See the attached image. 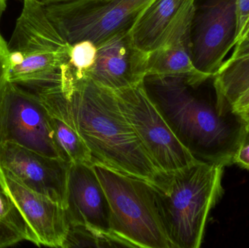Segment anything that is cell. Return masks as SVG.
<instances>
[{
    "mask_svg": "<svg viewBox=\"0 0 249 248\" xmlns=\"http://www.w3.org/2000/svg\"><path fill=\"white\" fill-rule=\"evenodd\" d=\"M202 84L190 85L177 78L144 80L149 98L196 160L232 165L247 124L215 86L210 96L201 94Z\"/></svg>",
    "mask_w": 249,
    "mask_h": 248,
    "instance_id": "6da1fadb",
    "label": "cell"
},
{
    "mask_svg": "<svg viewBox=\"0 0 249 248\" xmlns=\"http://www.w3.org/2000/svg\"><path fill=\"white\" fill-rule=\"evenodd\" d=\"M60 85L74 127L99 163L153 183L160 171L141 145L114 90L78 77L70 64L63 67Z\"/></svg>",
    "mask_w": 249,
    "mask_h": 248,
    "instance_id": "7a4b0ae2",
    "label": "cell"
},
{
    "mask_svg": "<svg viewBox=\"0 0 249 248\" xmlns=\"http://www.w3.org/2000/svg\"><path fill=\"white\" fill-rule=\"evenodd\" d=\"M224 168L197 161L174 171L160 172L151 183L173 248L201 246L209 213L223 192Z\"/></svg>",
    "mask_w": 249,
    "mask_h": 248,
    "instance_id": "3957f363",
    "label": "cell"
},
{
    "mask_svg": "<svg viewBox=\"0 0 249 248\" xmlns=\"http://www.w3.org/2000/svg\"><path fill=\"white\" fill-rule=\"evenodd\" d=\"M23 3L7 42V80L34 93L59 82L71 45L60 34L43 4L35 0Z\"/></svg>",
    "mask_w": 249,
    "mask_h": 248,
    "instance_id": "277c9868",
    "label": "cell"
},
{
    "mask_svg": "<svg viewBox=\"0 0 249 248\" xmlns=\"http://www.w3.org/2000/svg\"><path fill=\"white\" fill-rule=\"evenodd\" d=\"M91 165L109 201L111 230L124 247L173 248L152 185L99 163Z\"/></svg>",
    "mask_w": 249,
    "mask_h": 248,
    "instance_id": "5b68a950",
    "label": "cell"
},
{
    "mask_svg": "<svg viewBox=\"0 0 249 248\" xmlns=\"http://www.w3.org/2000/svg\"><path fill=\"white\" fill-rule=\"evenodd\" d=\"M155 0H56L45 6L48 17L70 45L89 40L96 46L129 32Z\"/></svg>",
    "mask_w": 249,
    "mask_h": 248,
    "instance_id": "8992f818",
    "label": "cell"
},
{
    "mask_svg": "<svg viewBox=\"0 0 249 248\" xmlns=\"http://www.w3.org/2000/svg\"><path fill=\"white\" fill-rule=\"evenodd\" d=\"M114 91L142 148L160 171H174L197 162L149 98L144 81Z\"/></svg>",
    "mask_w": 249,
    "mask_h": 248,
    "instance_id": "52a82bcc",
    "label": "cell"
},
{
    "mask_svg": "<svg viewBox=\"0 0 249 248\" xmlns=\"http://www.w3.org/2000/svg\"><path fill=\"white\" fill-rule=\"evenodd\" d=\"M11 143L61 159L46 108L37 96L7 82L0 93V144Z\"/></svg>",
    "mask_w": 249,
    "mask_h": 248,
    "instance_id": "ba28073f",
    "label": "cell"
},
{
    "mask_svg": "<svg viewBox=\"0 0 249 248\" xmlns=\"http://www.w3.org/2000/svg\"><path fill=\"white\" fill-rule=\"evenodd\" d=\"M196 12V0H188L180 8L156 48L146 55L145 79L177 78L199 85L213 77L193 63L191 33Z\"/></svg>",
    "mask_w": 249,
    "mask_h": 248,
    "instance_id": "9c48e42d",
    "label": "cell"
},
{
    "mask_svg": "<svg viewBox=\"0 0 249 248\" xmlns=\"http://www.w3.org/2000/svg\"><path fill=\"white\" fill-rule=\"evenodd\" d=\"M71 163L11 143L0 144V168L23 186L67 208Z\"/></svg>",
    "mask_w": 249,
    "mask_h": 248,
    "instance_id": "30bf717a",
    "label": "cell"
},
{
    "mask_svg": "<svg viewBox=\"0 0 249 248\" xmlns=\"http://www.w3.org/2000/svg\"><path fill=\"white\" fill-rule=\"evenodd\" d=\"M236 20L235 0H216L199 16L192 42L195 66L213 76L233 48Z\"/></svg>",
    "mask_w": 249,
    "mask_h": 248,
    "instance_id": "8fae6325",
    "label": "cell"
},
{
    "mask_svg": "<svg viewBox=\"0 0 249 248\" xmlns=\"http://www.w3.org/2000/svg\"><path fill=\"white\" fill-rule=\"evenodd\" d=\"M0 178L36 235L39 246L64 248L70 230L65 208L23 186L1 168Z\"/></svg>",
    "mask_w": 249,
    "mask_h": 248,
    "instance_id": "7c38bea8",
    "label": "cell"
},
{
    "mask_svg": "<svg viewBox=\"0 0 249 248\" xmlns=\"http://www.w3.org/2000/svg\"><path fill=\"white\" fill-rule=\"evenodd\" d=\"M66 211L70 225H83L114 234L109 201L91 165L71 163Z\"/></svg>",
    "mask_w": 249,
    "mask_h": 248,
    "instance_id": "4fadbf2b",
    "label": "cell"
},
{
    "mask_svg": "<svg viewBox=\"0 0 249 248\" xmlns=\"http://www.w3.org/2000/svg\"><path fill=\"white\" fill-rule=\"evenodd\" d=\"M146 60L129 32H121L98 45L96 63L87 77L112 90L130 87L144 81Z\"/></svg>",
    "mask_w": 249,
    "mask_h": 248,
    "instance_id": "5bb4252c",
    "label": "cell"
},
{
    "mask_svg": "<svg viewBox=\"0 0 249 248\" xmlns=\"http://www.w3.org/2000/svg\"><path fill=\"white\" fill-rule=\"evenodd\" d=\"M34 93L39 97L49 114L54 141L61 160L70 163L92 165L91 154L74 127L59 83Z\"/></svg>",
    "mask_w": 249,
    "mask_h": 248,
    "instance_id": "9a60e30c",
    "label": "cell"
},
{
    "mask_svg": "<svg viewBox=\"0 0 249 248\" xmlns=\"http://www.w3.org/2000/svg\"><path fill=\"white\" fill-rule=\"evenodd\" d=\"M188 0H155L129 31L135 48L147 55L158 45L165 29Z\"/></svg>",
    "mask_w": 249,
    "mask_h": 248,
    "instance_id": "2e32d148",
    "label": "cell"
},
{
    "mask_svg": "<svg viewBox=\"0 0 249 248\" xmlns=\"http://www.w3.org/2000/svg\"><path fill=\"white\" fill-rule=\"evenodd\" d=\"M213 83L232 109L241 114L249 106V56L223 64Z\"/></svg>",
    "mask_w": 249,
    "mask_h": 248,
    "instance_id": "e0dca14e",
    "label": "cell"
},
{
    "mask_svg": "<svg viewBox=\"0 0 249 248\" xmlns=\"http://www.w3.org/2000/svg\"><path fill=\"white\" fill-rule=\"evenodd\" d=\"M23 241L39 246L36 235L0 178V248Z\"/></svg>",
    "mask_w": 249,
    "mask_h": 248,
    "instance_id": "ac0fdd59",
    "label": "cell"
},
{
    "mask_svg": "<svg viewBox=\"0 0 249 248\" xmlns=\"http://www.w3.org/2000/svg\"><path fill=\"white\" fill-rule=\"evenodd\" d=\"M71 45L69 64L76 75L87 77L96 63L97 46L89 40L80 41Z\"/></svg>",
    "mask_w": 249,
    "mask_h": 248,
    "instance_id": "d6986e66",
    "label": "cell"
},
{
    "mask_svg": "<svg viewBox=\"0 0 249 248\" xmlns=\"http://www.w3.org/2000/svg\"><path fill=\"white\" fill-rule=\"evenodd\" d=\"M235 30L233 49L246 40L249 34V0H235Z\"/></svg>",
    "mask_w": 249,
    "mask_h": 248,
    "instance_id": "ffe728a7",
    "label": "cell"
},
{
    "mask_svg": "<svg viewBox=\"0 0 249 248\" xmlns=\"http://www.w3.org/2000/svg\"><path fill=\"white\" fill-rule=\"evenodd\" d=\"M9 61L7 42L0 33V93L4 88L8 75Z\"/></svg>",
    "mask_w": 249,
    "mask_h": 248,
    "instance_id": "44dd1931",
    "label": "cell"
},
{
    "mask_svg": "<svg viewBox=\"0 0 249 248\" xmlns=\"http://www.w3.org/2000/svg\"><path fill=\"white\" fill-rule=\"evenodd\" d=\"M249 170V129H247L235 156V164Z\"/></svg>",
    "mask_w": 249,
    "mask_h": 248,
    "instance_id": "7402d4cb",
    "label": "cell"
},
{
    "mask_svg": "<svg viewBox=\"0 0 249 248\" xmlns=\"http://www.w3.org/2000/svg\"><path fill=\"white\" fill-rule=\"evenodd\" d=\"M247 56H249V40L244 41L239 46L234 48L232 55L228 58V59L225 60L223 64H228L235 60Z\"/></svg>",
    "mask_w": 249,
    "mask_h": 248,
    "instance_id": "603a6c76",
    "label": "cell"
},
{
    "mask_svg": "<svg viewBox=\"0 0 249 248\" xmlns=\"http://www.w3.org/2000/svg\"><path fill=\"white\" fill-rule=\"evenodd\" d=\"M241 115L244 118L246 124H247V129H249V106L246 110L241 112Z\"/></svg>",
    "mask_w": 249,
    "mask_h": 248,
    "instance_id": "cb8c5ba5",
    "label": "cell"
},
{
    "mask_svg": "<svg viewBox=\"0 0 249 248\" xmlns=\"http://www.w3.org/2000/svg\"><path fill=\"white\" fill-rule=\"evenodd\" d=\"M7 7V1L6 0H0V19L4 13V10Z\"/></svg>",
    "mask_w": 249,
    "mask_h": 248,
    "instance_id": "d4e9b609",
    "label": "cell"
},
{
    "mask_svg": "<svg viewBox=\"0 0 249 248\" xmlns=\"http://www.w3.org/2000/svg\"><path fill=\"white\" fill-rule=\"evenodd\" d=\"M35 1H37V2L43 4V5H47V4L54 2L56 0H35Z\"/></svg>",
    "mask_w": 249,
    "mask_h": 248,
    "instance_id": "484cf974",
    "label": "cell"
},
{
    "mask_svg": "<svg viewBox=\"0 0 249 248\" xmlns=\"http://www.w3.org/2000/svg\"><path fill=\"white\" fill-rule=\"evenodd\" d=\"M247 40H249V34L248 37H247V39H246L245 41H247Z\"/></svg>",
    "mask_w": 249,
    "mask_h": 248,
    "instance_id": "4316f807",
    "label": "cell"
}]
</instances>
